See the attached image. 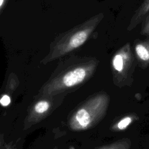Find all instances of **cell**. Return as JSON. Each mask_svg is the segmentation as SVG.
Masks as SVG:
<instances>
[{"label": "cell", "mask_w": 149, "mask_h": 149, "mask_svg": "<svg viewBox=\"0 0 149 149\" xmlns=\"http://www.w3.org/2000/svg\"><path fill=\"white\" fill-rule=\"evenodd\" d=\"M98 64L95 57L69 56L58 63L38 94L55 95L73 91L93 76Z\"/></svg>", "instance_id": "1"}, {"label": "cell", "mask_w": 149, "mask_h": 149, "mask_svg": "<svg viewBox=\"0 0 149 149\" xmlns=\"http://www.w3.org/2000/svg\"><path fill=\"white\" fill-rule=\"evenodd\" d=\"M103 18L102 13L97 14L56 37L50 43L48 53L41 63L46 65L80 48L88 40Z\"/></svg>", "instance_id": "2"}, {"label": "cell", "mask_w": 149, "mask_h": 149, "mask_svg": "<svg viewBox=\"0 0 149 149\" xmlns=\"http://www.w3.org/2000/svg\"><path fill=\"white\" fill-rule=\"evenodd\" d=\"M109 103V96L105 92L97 93L79 105L68 120L69 128L82 131L98 124L105 115Z\"/></svg>", "instance_id": "3"}, {"label": "cell", "mask_w": 149, "mask_h": 149, "mask_svg": "<svg viewBox=\"0 0 149 149\" xmlns=\"http://www.w3.org/2000/svg\"><path fill=\"white\" fill-rule=\"evenodd\" d=\"M67 94L55 95L37 94L28 109L24 120V129H27L39 123L55 110L63 101Z\"/></svg>", "instance_id": "4"}, {"label": "cell", "mask_w": 149, "mask_h": 149, "mask_svg": "<svg viewBox=\"0 0 149 149\" xmlns=\"http://www.w3.org/2000/svg\"><path fill=\"white\" fill-rule=\"evenodd\" d=\"M134 62L130 43L127 42L119 48L113 55L111 70L113 80L116 86L122 87L130 75Z\"/></svg>", "instance_id": "5"}, {"label": "cell", "mask_w": 149, "mask_h": 149, "mask_svg": "<svg viewBox=\"0 0 149 149\" xmlns=\"http://www.w3.org/2000/svg\"><path fill=\"white\" fill-rule=\"evenodd\" d=\"M134 50L136 56L140 63L147 65L149 64V38L134 42Z\"/></svg>", "instance_id": "6"}, {"label": "cell", "mask_w": 149, "mask_h": 149, "mask_svg": "<svg viewBox=\"0 0 149 149\" xmlns=\"http://www.w3.org/2000/svg\"><path fill=\"white\" fill-rule=\"evenodd\" d=\"M149 12V0H144L140 7L134 12L127 27L128 30L134 29L143 19Z\"/></svg>", "instance_id": "7"}, {"label": "cell", "mask_w": 149, "mask_h": 149, "mask_svg": "<svg viewBox=\"0 0 149 149\" xmlns=\"http://www.w3.org/2000/svg\"><path fill=\"white\" fill-rule=\"evenodd\" d=\"M134 117L132 115L126 116L122 119H120L117 123L114 124L112 129L118 131V130H123L126 129L133 121Z\"/></svg>", "instance_id": "8"}, {"label": "cell", "mask_w": 149, "mask_h": 149, "mask_svg": "<svg viewBox=\"0 0 149 149\" xmlns=\"http://www.w3.org/2000/svg\"><path fill=\"white\" fill-rule=\"evenodd\" d=\"M131 142L128 139H123L111 143L110 149H129Z\"/></svg>", "instance_id": "9"}, {"label": "cell", "mask_w": 149, "mask_h": 149, "mask_svg": "<svg viewBox=\"0 0 149 149\" xmlns=\"http://www.w3.org/2000/svg\"><path fill=\"white\" fill-rule=\"evenodd\" d=\"M140 33L144 36H149V15L143 22Z\"/></svg>", "instance_id": "10"}, {"label": "cell", "mask_w": 149, "mask_h": 149, "mask_svg": "<svg viewBox=\"0 0 149 149\" xmlns=\"http://www.w3.org/2000/svg\"><path fill=\"white\" fill-rule=\"evenodd\" d=\"M11 99L9 95L8 94H3L2 95L0 99V103L2 106L3 107H7L10 103Z\"/></svg>", "instance_id": "11"}, {"label": "cell", "mask_w": 149, "mask_h": 149, "mask_svg": "<svg viewBox=\"0 0 149 149\" xmlns=\"http://www.w3.org/2000/svg\"><path fill=\"white\" fill-rule=\"evenodd\" d=\"M6 1L7 0H0V11L1 13H2V10H3L5 5L6 3Z\"/></svg>", "instance_id": "12"}, {"label": "cell", "mask_w": 149, "mask_h": 149, "mask_svg": "<svg viewBox=\"0 0 149 149\" xmlns=\"http://www.w3.org/2000/svg\"><path fill=\"white\" fill-rule=\"evenodd\" d=\"M110 147H111V144H109L100 147L98 149H110Z\"/></svg>", "instance_id": "13"}, {"label": "cell", "mask_w": 149, "mask_h": 149, "mask_svg": "<svg viewBox=\"0 0 149 149\" xmlns=\"http://www.w3.org/2000/svg\"><path fill=\"white\" fill-rule=\"evenodd\" d=\"M5 149H11V148H10V147L9 146H8L7 147H6Z\"/></svg>", "instance_id": "14"}, {"label": "cell", "mask_w": 149, "mask_h": 149, "mask_svg": "<svg viewBox=\"0 0 149 149\" xmlns=\"http://www.w3.org/2000/svg\"><path fill=\"white\" fill-rule=\"evenodd\" d=\"M54 149H56V148H54Z\"/></svg>", "instance_id": "15"}]
</instances>
